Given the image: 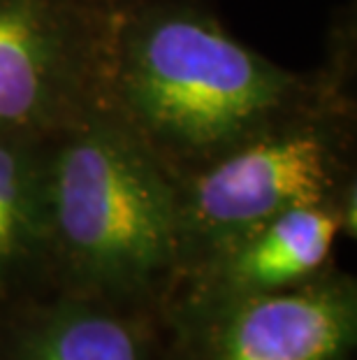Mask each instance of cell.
Masks as SVG:
<instances>
[{
	"label": "cell",
	"instance_id": "cell-1",
	"mask_svg": "<svg viewBox=\"0 0 357 360\" xmlns=\"http://www.w3.org/2000/svg\"><path fill=\"white\" fill-rule=\"evenodd\" d=\"M323 98L200 7L151 0L102 12L95 101L177 179Z\"/></svg>",
	"mask_w": 357,
	"mask_h": 360
},
{
	"label": "cell",
	"instance_id": "cell-2",
	"mask_svg": "<svg viewBox=\"0 0 357 360\" xmlns=\"http://www.w3.org/2000/svg\"><path fill=\"white\" fill-rule=\"evenodd\" d=\"M47 251L77 295L151 297L179 279V186L109 110L93 103L47 137Z\"/></svg>",
	"mask_w": 357,
	"mask_h": 360
},
{
	"label": "cell",
	"instance_id": "cell-3",
	"mask_svg": "<svg viewBox=\"0 0 357 360\" xmlns=\"http://www.w3.org/2000/svg\"><path fill=\"white\" fill-rule=\"evenodd\" d=\"M346 135L328 98L177 179L181 272L295 207L337 200Z\"/></svg>",
	"mask_w": 357,
	"mask_h": 360
},
{
	"label": "cell",
	"instance_id": "cell-4",
	"mask_svg": "<svg viewBox=\"0 0 357 360\" xmlns=\"http://www.w3.org/2000/svg\"><path fill=\"white\" fill-rule=\"evenodd\" d=\"M177 319L179 360H351L357 288L325 270L269 293L186 295Z\"/></svg>",
	"mask_w": 357,
	"mask_h": 360
},
{
	"label": "cell",
	"instance_id": "cell-5",
	"mask_svg": "<svg viewBox=\"0 0 357 360\" xmlns=\"http://www.w3.org/2000/svg\"><path fill=\"white\" fill-rule=\"evenodd\" d=\"M102 12L88 0H0V135L49 137L95 103Z\"/></svg>",
	"mask_w": 357,
	"mask_h": 360
},
{
	"label": "cell",
	"instance_id": "cell-6",
	"mask_svg": "<svg viewBox=\"0 0 357 360\" xmlns=\"http://www.w3.org/2000/svg\"><path fill=\"white\" fill-rule=\"evenodd\" d=\"M341 233L337 200L288 210L184 272L191 279L186 295H244L297 286L328 270Z\"/></svg>",
	"mask_w": 357,
	"mask_h": 360
},
{
	"label": "cell",
	"instance_id": "cell-7",
	"mask_svg": "<svg viewBox=\"0 0 357 360\" xmlns=\"http://www.w3.org/2000/svg\"><path fill=\"white\" fill-rule=\"evenodd\" d=\"M19 360H149V354L130 319L109 302L74 293L30 321Z\"/></svg>",
	"mask_w": 357,
	"mask_h": 360
},
{
	"label": "cell",
	"instance_id": "cell-8",
	"mask_svg": "<svg viewBox=\"0 0 357 360\" xmlns=\"http://www.w3.org/2000/svg\"><path fill=\"white\" fill-rule=\"evenodd\" d=\"M47 137L0 135V293L47 251Z\"/></svg>",
	"mask_w": 357,
	"mask_h": 360
}]
</instances>
